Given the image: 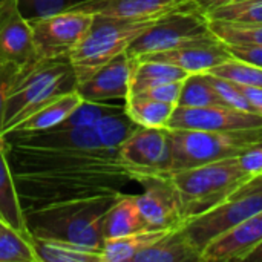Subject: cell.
I'll return each mask as SVG.
<instances>
[{"mask_svg":"<svg viewBox=\"0 0 262 262\" xmlns=\"http://www.w3.org/2000/svg\"><path fill=\"white\" fill-rule=\"evenodd\" d=\"M259 243L262 220L258 213L212 239L201 252V262H244Z\"/></svg>","mask_w":262,"mask_h":262,"instance_id":"cell-15","label":"cell"},{"mask_svg":"<svg viewBox=\"0 0 262 262\" xmlns=\"http://www.w3.org/2000/svg\"><path fill=\"white\" fill-rule=\"evenodd\" d=\"M183 86V80L178 81H169V83H163L158 86H152L147 88L141 92H137L134 95L141 97V98H149V100H155V101H163V103H172L177 104L178 97H180V91ZM132 97V95H129Z\"/></svg>","mask_w":262,"mask_h":262,"instance_id":"cell-35","label":"cell"},{"mask_svg":"<svg viewBox=\"0 0 262 262\" xmlns=\"http://www.w3.org/2000/svg\"><path fill=\"white\" fill-rule=\"evenodd\" d=\"M147 177L163 178L173 187L181 204L184 221L227 201L250 180V175L239 166L238 157L183 170L140 175L135 181L138 183Z\"/></svg>","mask_w":262,"mask_h":262,"instance_id":"cell-3","label":"cell"},{"mask_svg":"<svg viewBox=\"0 0 262 262\" xmlns=\"http://www.w3.org/2000/svg\"><path fill=\"white\" fill-rule=\"evenodd\" d=\"M209 28L223 45L262 46V25H238L220 20H209Z\"/></svg>","mask_w":262,"mask_h":262,"instance_id":"cell-29","label":"cell"},{"mask_svg":"<svg viewBox=\"0 0 262 262\" xmlns=\"http://www.w3.org/2000/svg\"><path fill=\"white\" fill-rule=\"evenodd\" d=\"M239 166L250 175V178L256 177L262 172V141L252 144L238 157Z\"/></svg>","mask_w":262,"mask_h":262,"instance_id":"cell-36","label":"cell"},{"mask_svg":"<svg viewBox=\"0 0 262 262\" xmlns=\"http://www.w3.org/2000/svg\"><path fill=\"white\" fill-rule=\"evenodd\" d=\"M75 88L77 77L69 60H35L18 68L6 100L2 137L40 107Z\"/></svg>","mask_w":262,"mask_h":262,"instance_id":"cell-4","label":"cell"},{"mask_svg":"<svg viewBox=\"0 0 262 262\" xmlns=\"http://www.w3.org/2000/svg\"><path fill=\"white\" fill-rule=\"evenodd\" d=\"M259 212H262V192L227 200L204 213L186 220L180 229L187 239L203 252L212 239Z\"/></svg>","mask_w":262,"mask_h":262,"instance_id":"cell-9","label":"cell"},{"mask_svg":"<svg viewBox=\"0 0 262 262\" xmlns=\"http://www.w3.org/2000/svg\"><path fill=\"white\" fill-rule=\"evenodd\" d=\"M177 106L184 107H207V106H227L221 95L212 86L207 74H189L183 80Z\"/></svg>","mask_w":262,"mask_h":262,"instance_id":"cell-27","label":"cell"},{"mask_svg":"<svg viewBox=\"0 0 262 262\" xmlns=\"http://www.w3.org/2000/svg\"><path fill=\"white\" fill-rule=\"evenodd\" d=\"M138 183L144 187V192L135 195V201L149 229L170 230L184 223L178 195L167 181L157 177H147Z\"/></svg>","mask_w":262,"mask_h":262,"instance_id":"cell-13","label":"cell"},{"mask_svg":"<svg viewBox=\"0 0 262 262\" xmlns=\"http://www.w3.org/2000/svg\"><path fill=\"white\" fill-rule=\"evenodd\" d=\"M187 75L189 74L186 71L170 63H164L158 60H137L130 77L129 95H134L147 88L158 86L163 83L184 80Z\"/></svg>","mask_w":262,"mask_h":262,"instance_id":"cell-22","label":"cell"},{"mask_svg":"<svg viewBox=\"0 0 262 262\" xmlns=\"http://www.w3.org/2000/svg\"><path fill=\"white\" fill-rule=\"evenodd\" d=\"M38 262H103V252L77 247L68 243L31 238Z\"/></svg>","mask_w":262,"mask_h":262,"instance_id":"cell-26","label":"cell"},{"mask_svg":"<svg viewBox=\"0 0 262 262\" xmlns=\"http://www.w3.org/2000/svg\"><path fill=\"white\" fill-rule=\"evenodd\" d=\"M121 193L64 201L25 210L28 233L31 238L60 241L103 252L104 216Z\"/></svg>","mask_w":262,"mask_h":262,"instance_id":"cell-2","label":"cell"},{"mask_svg":"<svg viewBox=\"0 0 262 262\" xmlns=\"http://www.w3.org/2000/svg\"><path fill=\"white\" fill-rule=\"evenodd\" d=\"M167 129L181 130H233L262 127V115L229 106L184 107L175 106Z\"/></svg>","mask_w":262,"mask_h":262,"instance_id":"cell-11","label":"cell"},{"mask_svg":"<svg viewBox=\"0 0 262 262\" xmlns=\"http://www.w3.org/2000/svg\"><path fill=\"white\" fill-rule=\"evenodd\" d=\"M135 63L137 58L123 52L101 66L89 78L77 83L75 91L83 101L107 103L111 100H126Z\"/></svg>","mask_w":262,"mask_h":262,"instance_id":"cell-14","label":"cell"},{"mask_svg":"<svg viewBox=\"0 0 262 262\" xmlns=\"http://www.w3.org/2000/svg\"><path fill=\"white\" fill-rule=\"evenodd\" d=\"M244 262H262V243H259L244 259Z\"/></svg>","mask_w":262,"mask_h":262,"instance_id":"cell-41","label":"cell"},{"mask_svg":"<svg viewBox=\"0 0 262 262\" xmlns=\"http://www.w3.org/2000/svg\"><path fill=\"white\" fill-rule=\"evenodd\" d=\"M204 14L209 20L238 25H262V0H223L207 6Z\"/></svg>","mask_w":262,"mask_h":262,"instance_id":"cell-24","label":"cell"},{"mask_svg":"<svg viewBox=\"0 0 262 262\" xmlns=\"http://www.w3.org/2000/svg\"><path fill=\"white\" fill-rule=\"evenodd\" d=\"M91 23V14L72 9L29 21L37 60H69Z\"/></svg>","mask_w":262,"mask_h":262,"instance_id":"cell-8","label":"cell"},{"mask_svg":"<svg viewBox=\"0 0 262 262\" xmlns=\"http://www.w3.org/2000/svg\"><path fill=\"white\" fill-rule=\"evenodd\" d=\"M5 227H8V226H6L5 223H2V221H0V233L3 232V229H5Z\"/></svg>","mask_w":262,"mask_h":262,"instance_id":"cell-42","label":"cell"},{"mask_svg":"<svg viewBox=\"0 0 262 262\" xmlns=\"http://www.w3.org/2000/svg\"><path fill=\"white\" fill-rule=\"evenodd\" d=\"M81 0H18V8L28 21L68 11Z\"/></svg>","mask_w":262,"mask_h":262,"instance_id":"cell-33","label":"cell"},{"mask_svg":"<svg viewBox=\"0 0 262 262\" xmlns=\"http://www.w3.org/2000/svg\"><path fill=\"white\" fill-rule=\"evenodd\" d=\"M17 66L12 64H0V138L5 124V111H6V100L12 84V80L17 72Z\"/></svg>","mask_w":262,"mask_h":262,"instance_id":"cell-38","label":"cell"},{"mask_svg":"<svg viewBox=\"0 0 262 262\" xmlns=\"http://www.w3.org/2000/svg\"><path fill=\"white\" fill-rule=\"evenodd\" d=\"M149 227L146 226L137 201L135 195H127L121 193L115 203L109 207L104 216V241L106 239H114V238H121L127 236L141 230H147ZM154 230V229H152Z\"/></svg>","mask_w":262,"mask_h":262,"instance_id":"cell-21","label":"cell"},{"mask_svg":"<svg viewBox=\"0 0 262 262\" xmlns=\"http://www.w3.org/2000/svg\"><path fill=\"white\" fill-rule=\"evenodd\" d=\"M157 18L92 15L91 26L69 55V63L75 72L77 83L89 78L107 61L126 52L130 43Z\"/></svg>","mask_w":262,"mask_h":262,"instance_id":"cell-5","label":"cell"},{"mask_svg":"<svg viewBox=\"0 0 262 262\" xmlns=\"http://www.w3.org/2000/svg\"><path fill=\"white\" fill-rule=\"evenodd\" d=\"M189 5L169 11L157 18L130 43L126 52L134 58H141L187 45L218 43L220 40L210 31L204 11L189 9Z\"/></svg>","mask_w":262,"mask_h":262,"instance_id":"cell-7","label":"cell"},{"mask_svg":"<svg viewBox=\"0 0 262 262\" xmlns=\"http://www.w3.org/2000/svg\"><path fill=\"white\" fill-rule=\"evenodd\" d=\"M23 210L121 192L132 181L92 127L8 132L2 137Z\"/></svg>","mask_w":262,"mask_h":262,"instance_id":"cell-1","label":"cell"},{"mask_svg":"<svg viewBox=\"0 0 262 262\" xmlns=\"http://www.w3.org/2000/svg\"><path fill=\"white\" fill-rule=\"evenodd\" d=\"M206 74L233 81L241 86H259L262 88V68L236 60L233 57L220 63L218 66L212 68Z\"/></svg>","mask_w":262,"mask_h":262,"instance_id":"cell-31","label":"cell"},{"mask_svg":"<svg viewBox=\"0 0 262 262\" xmlns=\"http://www.w3.org/2000/svg\"><path fill=\"white\" fill-rule=\"evenodd\" d=\"M0 221L5 223L8 227L20 232L21 235L29 236L25 210L20 203L12 167L2 138H0Z\"/></svg>","mask_w":262,"mask_h":262,"instance_id":"cell-18","label":"cell"},{"mask_svg":"<svg viewBox=\"0 0 262 262\" xmlns=\"http://www.w3.org/2000/svg\"><path fill=\"white\" fill-rule=\"evenodd\" d=\"M126 114L137 126L143 127H166L177 104L141 98L137 95L124 100Z\"/></svg>","mask_w":262,"mask_h":262,"instance_id":"cell-25","label":"cell"},{"mask_svg":"<svg viewBox=\"0 0 262 262\" xmlns=\"http://www.w3.org/2000/svg\"><path fill=\"white\" fill-rule=\"evenodd\" d=\"M193 2L195 0H81L69 9L118 18H157Z\"/></svg>","mask_w":262,"mask_h":262,"instance_id":"cell-16","label":"cell"},{"mask_svg":"<svg viewBox=\"0 0 262 262\" xmlns=\"http://www.w3.org/2000/svg\"><path fill=\"white\" fill-rule=\"evenodd\" d=\"M224 46L233 58L262 68L261 45H224Z\"/></svg>","mask_w":262,"mask_h":262,"instance_id":"cell-37","label":"cell"},{"mask_svg":"<svg viewBox=\"0 0 262 262\" xmlns=\"http://www.w3.org/2000/svg\"><path fill=\"white\" fill-rule=\"evenodd\" d=\"M167 232L147 229L127 236L106 239L103 246V262H132L140 252L152 246Z\"/></svg>","mask_w":262,"mask_h":262,"instance_id":"cell-23","label":"cell"},{"mask_svg":"<svg viewBox=\"0 0 262 262\" xmlns=\"http://www.w3.org/2000/svg\"><path fill=\"white\" fill-rule=\"evenodd\" d=\"M118 158L132 181L140 175L169 170L172 164L170 130L138 126L120 146Z\"/></svg>","mask_w":262,"mask_h":262,"instance_id":"cell-10","label":"cell"},{"mask_svg":"<svg viewBox=\"0 0 262 262\" xmlns=\"http://www.w3.org/2000/svg\"><path fill=\"white\" fill-rule=\"evenodd\" d=\"M37 60L32 31L18 0H0V64L23 68Z\"/></svg>","mask_w":262,"mask_h":262,"instance_id":"cell-12","label":"cell"},{"mask_svg":"<svg viewBox=\"0 0 262 262\" xmlns=\"http://www.w3.org/2000/svg\"><path fill=\"white\" fill-rule=\"evenodd\" d=\"M83 103V98L77 91L66 92L38 111H35L32 115L20 121L11 132H41L52 127H57L61 124L80 104Z\"/></svg>","mask_w":262,"mask_h":262,"instance_id":"cell-20","label":"cell"},{"mask_svg":"<svg viewBox=\"0 0 262 262\" xmlns=\"http://www.w3.org/2000/svg\"><path fill=\"white\" fill-rule=\"evenodd\" d=\"M138 126L126 114L124 104H121L114 112H109L103 118H100L98 123L94 126V130L106 147L118 150L120 146L129 138V135Z\"/></svg>","mask_w":262,"mask_h":262,"instance_id":"cell-28","label":"cell"},{"mask_svg":"<svg viewBox=\"0 0 262 262\" xmlns=\"http://www.w3.org/2000/svg\"><path fill=\"white\" fill-rule=\"evenodd\" d=\"M259 216H261V220H262V212H259Z\"/></svg>","mask_w":262,"mask_h":262,"instance_id":"cell-44","label":"cell"},{"mask_svg":"<svg viewBox=\"0 0 262 262\" xmlns=\"http://www.w3.org/2000/svg\"><path fill=\"white\" fill-rule=\"evenodd\" d=\"M0 262H38L31 238L5 227L0 233Z\"/></svg>","mask_w":262,"mask_h":262,"instance_id":"cell-30","label":"cell"},{"mask_svg":"<svg viewBox=\"0 0 262 262\" xmlns=\"http://www.w3.org/2000/svg\"><path fill=\"white\" fill-rule=\"evenodd\" d=\"M212 86L215 88V91L221 95V98L226 101V104L229 107H233V109H239V111H249V112H253L247 98L244 97V94L239 91L238 84L233 83V81H229V80H224V78H218L215 75H210L207 74Z\"/></svg>","mask_w":262,"mask_h":262,"instance_id":"cell-34","label":"cell"},{"mask_svg":"<svg viewBox=\"0 0 262 262\" xmlns=\"http://www.w3.org/2000/svg\"><path fill=\"white\" fill-rule=\"evenodd\" d=\"M262 192V172L258 173L256 177L250 178L247 183H244L229 200L232 198H241V196H247V195H252V193H258Z\"/></svg>","mask_w":262,"mask_h":262,"instance_id":"cell-40","label":"cell"},{"mask_svg":"<svg viewBox=\"0 0 262 262\" xmlns=\"http://www.w3.org/2000/svg\"><path fill=\"white\" fill-rule=\"evenodd\" d=\"M132 262H201V252L177 227L140 252Z\"/></svg>","mask_w":262,"mask_h":262,"instance_id":"cell-19","label":"cell"},{"mask_svg":"<svg viewBox=\"0 0 262 262\" xmlns=\"http://www.w3.org/2000/svg\"><path fill=\"white\" fill-rule=\"evenodd\" d=\"M121 104H111V103H92V101H83L61 124L57 127L61 129H74V127H92L98 123L100 118H103L106 114L114 112Z\"/></svg>","mask_w":262,"mask_h":262,"instance_id":"cell-32","label":"cell"},{"mask_svg":"<svg viewBox=\"0 0 262 262\" xmlns=\"http://www.w3.org/2000/svg\"><path fill=\"white\" fill-rule=\"evenodd\" d=\"M170 130L172 164L183 170L239 157L252 144L262 141V127L233 130Z\"/></svg>","mask_w":262,"mask_h":262,"instance_id":"cell-6","label":"cell"},{"mask_svg":"<svg viewBox=\"0 0 262 262\" xmlns=\"http://www.w3.org/2000/svg\"><path fill=\"white\" fill-rule=\"evenodd\" d=\"M227 2H238V0H227Z\"/></svg>","mask_w":262,"mask_h":262,"instance_id":"cell-43","label":"cell"},{"mask_svg":"<svg viewBox=\"0 0 262 262\" xmlns=\"http://www.w3.org/2000/svg\"><path fill=\"white\" fill-rule=\"evenodd\" d=\"M238 88L247 98L252 111L262 115V88L259 86H241V84H238Z\"/></svg>","mask_w":262,"mask_h":262,"instance_id":"cell-39","label":"cell"},{"mask_svg":"<svg viewBox=\"0 0 262 262\" xmlns=\"http://www.w3.org/2000/svg\"><path fill=\"white\" fill-rule=\"evenodd\" d=\"M229 58H232V55L229 54L226 46L221 41H218V43L187 45V46L177 48V49L150 54L137 60H158V61L178 66L187 74H196V72L206 74L212 68L218 66L220 63Z\"/></svg>","mask_w":262,"mask_h":262,"instance_id":"cell-17","label":"cell"}]
</instances>
